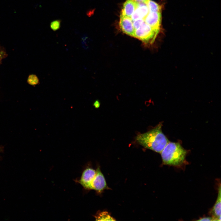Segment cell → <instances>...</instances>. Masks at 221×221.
Here are the masks:
<instances>
[{"instance_id": "cell-1", "label": "cell", "mask_w": 221, "mask_h": 221, "mask_svg": "<svg viewBox=\"0 0 221 221\" xmlns=\"http://www.w3.org/2000/svg\"><path fill=\"white\" fill-rule=\"evenodd\" d=\"M162 126L160 123L148 132L138 134L136 140L144 148L160 153L169 142L162 131Z\"/></svg>"}, {"instance_id": "cell-2", "label": "cell", "mask_w": 221, "mask_h": 221, "mask_svg": "<svg viewBox=\"0 0 221 221\" xmlns=\"http://www.w3.org/2000/svg\"><path fill=\"white\" fill-rule=\"evenodd\" d=\"M187 153L179 143L169 142L160 153L164 164L177 166L184 162Z\"/></svg>"}, {"instance_id": "cell-3", "label": "cell", "mask_w": 221, "mask_h": 221, "mask_svg": "<svg viewBox=\"0 0 221 221\" xmlns=\"http://www.w3.org/2000/svg\"><path fill=\"white\" fill-rule=\"evenodd\" d=\"M159 31L147 24L144 21L141 25L134 31L133 37L141 41L145 47H150L154 43Z\"/></svg>"}, {"instance_id": "cell-4", "label": "cell", "mask_w": 221, "mask_h": 221, "mask_svg": "<svg viewBox=\"0 0 221 221\" xmlns=\"http://www.w3.org/2000/svg\"><path fill=\"white\" fill-rule=\"evenodd\" d=\"M96 173L94 178L90 183L88 189H93L100 192L106 188V182L99 167L96 170Z\"/></svg>"}, {"instance_id": "cell-5", "label": "cell", "mask_w": 221, "mask_h": 221, "mask_svg": "<svg viewBox=\"0 0 221 221\" xmlns=\"http://www.w3.org/2000/svg\"><path fill=\"white\" fill-rule=\"evenodd\" d=\"M119 25L121 29L124 33L133 37L134 29L130 17L120 15Z\"/></svg>"}, {"instance_id": "cell-6", "label": "cell", "mask_w": 221, "mask_h": 221, "mask_svg": "<svg viewBox=\"0 0 221 221\" xmlns=\"http://www.w3.org/2000/svg\"><path fill=\"white\" fill-rule=\"evenodd\" d=\"M149 12L146 2L137 3V7L130 17L132 21L144 19Z\"/></svg>"}, {"instance_id": "cell-7", "label": "cell", "mask_w": 221, "mask_h": 221, "mask_svg": "<svg viewBox=\"0 0 221 221\" xmlns=\"http://www.w3.org/2000/svg\"><path fill=\"white\" fill-rule=\"evenodd\" d=\"M161 17V12H149L144 19L147 24L155 29L159 30Z\"/></svg>"}, {"instance_id": "cell-8", "label": "cell", "mask_w": 221, "mask_h": 221, "mask_svg": "<svg viewBox=\"0 0 221 221\" xmlns=\"http://www.w3.org/2000/svg\"><path fill=\"white\" fill-rule=\"evenodd\" d=\"M96 171L90 168L86 169L83 172L79 182L85 188L88 189L89 184L94 177Z\"/></svg>"}, {"instance_id": "cell-9", "label": "cell", "mask_w": 221, "mask_h": 221, "mask_svg": "<svg viewBox=\"0 0 221 221\" xmlns=\"http://www.w3.org/2000/svg\"><path fill=\"white\" fill-rule=\"evenodd\" d=\"M137 3L133 0H126L123 4L121 16L130 17L137 7Z\"/></svg>"}, {"instance_id": "cell-10", "label": "cell", "mask_w": 221, "mask_h": 221, "mask_svg": "<svg viewBox=\"0 0 221 221\" xmlns=\"http://www.w3.org/2000/svg\"><path fill=\"white\" fill-rule=\"evenodd\" d=\"M221 186L218 189V193L216 201L211 211L214 221H221Z\"/></svg>"}, {"instance_id": "cell-11", "label": "cell", "mask_w": 221, "mask_h": 221, "mask_svg": "<svg viewBox=\"0 0 221 221\" xmlns=\"http://www.w3.org/2000/svg\"><path fill=\"white\" fill-rule=\"evenodd\" d=\"M146 2L149 12H161V6L155 2L151 0H148Z\"/></svg>"}, {"instance_id": "cell-12", "label": "cell", "mask_w": 221, "mask_h": 221, "mask_svg": "<svg viewBox=\"0 0 221 221\" xmlns=\"http://www.w3.org/2000/svg\"><path fill=\"white\" fill-rule=\"evenodd\" d=\"M96 220H111L114 221L115 220L106 211H103L98 214L95 216Z\"/></svg>"}, {"instance_id": "cell-13", "label": "cell", "mask_w": 221, "mask_h": 221, "mask_svg": "<svg viewBox=\"0 0 221 221\" xmlns=\"http://www.w3.org/2000/svg\"><path fill=\"white\" fill-rule=\"evenodd\" d=\"M27 82L29 84L33 86H35L39 83V80L37 76L33 74L29 76Z\"/></svg>"}, {"instance_id": "cell-14", "label": "cell", "mask_w": 221, "mask_h": 221, "mask_svg": "<svg viewBox=\"0 0 221 221\" xmlns=\"http://www.w3.org/2000/svg\"><path fill=\"white\" fill-rule=\"evenodd\" d=\"M61 25V21L56 20L52 21L50 24L51 28L53 31L57 30L60 28Z\"/></svg>"}, {"instance_id": "cell-15", "label": "cell", "mask_w": 221, "mask_h": 221, "mask_svg": "<svg viewBox=\"0 0 221 221\" xmlns=\"http://www.w3.org/2000/svg\"><path fill=\"white\" fill-rule=\"evenodd\" d=\"M144 19H139L133 21L134 31L139 28L144 21Z\"/></svg>"}, {"instance_id": "cell-16", "label": "cell", "mask_w": 221, "mask_h": 221, "mask_svg": "<svg viewBox=\"0 0 221 221\" xmlns=\"http://www.w3.org/2000/svg\"><path fill=\"white\" fill-rule=\"evenodd\" d=\"M198 221H214V218L212 217H204L198 220Z\"/></svg>"}, {"instance_id": "cell-17", "label": "cell", "mask_w": 221, "mask_h": 221, "mask_svg": "<svg viewBox=\"0 0 221 221\" xmlns=\"http://www.w3.org/2000/svg\"><path fill=\"white\" fill-rule=\"evenodd\" d=\"M5 52L0 47V62L5 57Z\"/></svg>"}, {"instance_id": "cell-18", "label": "cell", "mask_w": 221, "mask_h": 221, "mask_svg": "<svg viewBox=\"0 0 221 221\" xmlns=\"http://www.w3.org/2000/svg\"><path fill=\"white\" fill-rule=\"evenodd\" d=\"M100 103L98 100H95L93 104V106L96 108H98L100 106Z\"/></svg>"}, {"instance_id": "cell-19", "label": "cell", "mask_w": 221, "mask_h": 221, "mask_svg": "<svg viewBox=\"0 0 221 221\" xmlns=\"http://www.w3.org/2000/svg\"><path fill=\"white\" fill-rule=\"evenodd\" d=\"M136 3L146 2L148 0H133Z\"/></svg>"}, {"instance_id": "cell-20", "label": "cell", "mask_w": 221, "mask_h": 221, "mask_svg": "<svg viewBox=\"0 0 221 221\" xmlns=\"http://www.w3.org/2000/svg\"><path fill=\"white\" fill-rule=\"evenodd\" d=\"M4 147L2 145H0V153H2L4 152ZM1 157L0 156V158Z\"/></svg>"}]
</instances>
